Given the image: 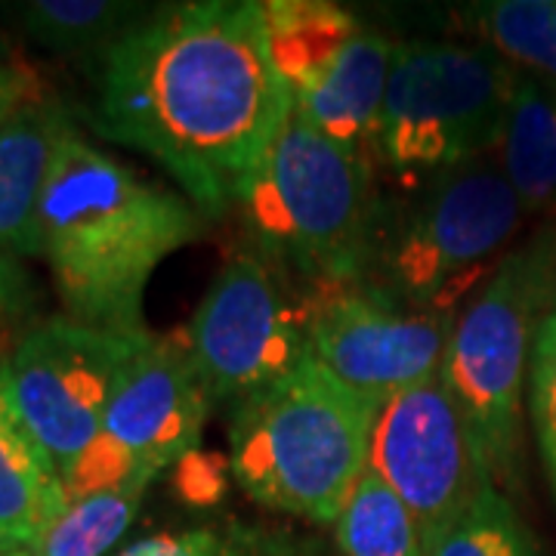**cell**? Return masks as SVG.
<instances>
[{"instance_id":"1","label":"cell","mask_w":556,"mask_h":556,"mask_svg":"<svg viewBox=\"0 0 556 556\" xmlns=\"http://www.w3.org/2000/svg\"><path fill=\"white\" fill-rule=\"evenodd\" d=\"M285 105L257 0H182L152 7L97 60L87 115L214 219L239 204Z\"/></svg>"},{"instance_id":"2","label":"cell","mask_w":556,"mask_h":556,"mask_svg":"<svg viewBox=\"0 0 556 556\" xmlns=\"http://www.w3.org/2000/svg\"><path fill=\"white\" fill-rule=\"evenodd\" d=\"M204 219L186 195L139 177L72 127L38 219V257L50 266L62 316L121 338L152 334L146 285L174 251L201 239Z\"/></svg>"},{"instance_id":"3","label":"cell","mask_w":556,"mask_h":556,"mask_svg":"<svg viewBox=\"0 0 556 556\" xmlns=\"http://www.w3.org/2000/svg\"><path fill=\"white\" fill-rule=\"evenodd\" d=\"M236 207L251 248L288 281L371 276L383 217L371 161L328 137L291 97Z\"/></svg>"},{"instance_id":"4","label":"cell","mask_w":556,"mask_h":556,"mask_svg":"<svg viewBox=\"0 0 556 556\" xmlns=\"http://www.w3.org/2000/svg\"><path fill=\"white\" fill-rule=\"evenodd\" d=\"M380 405L306 356L236 405L229 467L244 495L309 529L338 526L368 470Z\"/></svg>"},{"instance_id":"5","label":"cell","mask_w":556,"mask_h":556,"mask_svg":"<svg viewBox=\"0 0 556 556\" xmlns=\"http://www.w3.org/2000/svg\"><path fill=\"white\" fill-rule=\"evenodd\" d=\"M551 306L556 309V223L504 254L452 328L442 375L477 433L495 489L519 482L522 387Z\"/></svg>"},{"instance_id":"6","label":"cell","mask_w":556,"mask_h":556,"mask_svg":"<svg viewBox=\"0 0 556 556\" xmlns=\"http://www.w3.org/2000/svg\"><path fill=\"white\" fill-rule=\"evenodd\" d=\"M380 217L371 276L420 309L455 316L489 278L526 217L495 155L464 161L415 186Z\"/></svg>"},{"instance_id":"7","label":"cell","mask_w":556,"mask_h":556,"mask_svg":"<svg viewBox=\"0 0 556 556\" xmlns=\"http://www.w3.org/2000/svg\"><path fill=\"white\" fill-rule=\"evenodd\" d=\"M517 68L485 43L402 40L393 47L380 102L378 159L408 179H424L497 152Z\"/></svg>"},{"instance_id":"8","label":"cell","mask_w":556,"mask_h":556,"mask_svg":"<svg viewBox=\"0 0 556 556\" xmlns=\"http://www.w3.org/2000/svg\"><path fill=\"white\" fill-rule=\"evenodd\" d=\"M260 10L288 97L340 146L378 159L380 102L396 43L328 0H263Z\"/></svg>"},{"instance_id":"9","label":"cell","mask_w":556,"mask_h":556,"mask_svg":"<svg viewBox=\"0 0 556 556\" xmlns=\"http://www.w3.org/2000/svg\"><path fill=\"white\" fill-rule=\"evenodd\" d=\"M211 405L182 334L146 338L121 375L100 437L62 473L65 497L161 477L195 452Z\"/></svg>"},{"instance_id":"10","label":"cell","mask_w":556,"mask_h":556,"mask_svg":"<svg viewBox=\"0 0 556 556\" xmlns=\"http://www.w3.org/2000/svg\"><path fill=\"white\" fill-rule=\"evenodd\" d=\"M298 300L309 358L378 405L445 365L455 316L420 309L375 278L313 285Z\"/></svg>"},{"instance_id":"11","label":"cell","mask_w":556,"mask_h":556,"mask_svg":"<svg viewBox=\"0 0 556 556\" xmlns=\"http://www.w3.org/2000/svg\"><path fill=\"white\" fill-rule=\"evenodd\" d=\"M146 338H121L53 316L28 325L10 346L0 390L60 473L100 437L121 375Z\"/></svg>"},{"instance_id":"12","label":"cell","mask_w":556,"mask_h":556,"mask_svg":"<svg viewBox=\"0 0 556 556\" xmlns=\"http://www.w3.org/2000/svg\"><path fill=\"white\" fill-rule=\"evenodd\" d=\"M182 340L211 402L236 405L309 356L300 300L254 248L219 269Z\"/></svg>"},{"instance_id":"13","label":"cell","mask_w":556,"mask_h":556,"mask_svg":"<svg viewBox=\"0 0 556 556\" xmlns=\"http://www.w3.org/2000/svg\"><path fill=\"white\" fill-rule=\"evenodd\" d=\"M368 467L408 507L424 547L495 485L477 433L442 371L380 405Z\"/></svg>"},{"instance_id":"14","label":"cell","mask_w":556,"mask_h":556,"mask_svg":"<svg viewBox=\"0 0 556 556\" xmlns=\"http://www.w3.org/2000/svg\"><path fill=\"white\" fill-rule=\"evenodd\" d=\"M75 127L65 102L43 84L0 127V251L38 257L40 201L62 137Z\"/></svg>"},{"instance_id":"15","label":"cell","mask_w":556,"mask_h":556,"mask_svg":"<svg viewBox=\"0 0 556 556\" xmlns=\"http://www.w3.org/2000/svg\"><path fill=\"white\" fill-rule=\"evenodd\" d=\"M65 507L62 473L0 390V547H31Z\"/></svg>"},{"instance_id":"16","label":"cell","mask_w":556,"mask_h":556,"mask_svg":"<svg viewBox=\"0 0 556 556\" xmlns=\"http://www.w3.org/2000/svg\"><path fill=\"white\" fill-rule=\"evenodd\" d=\"M497 164L526 214L556 211V87L517 68Z\"/></svg>"},{"instance_id":"17","label":"cell","mask_w":556,"mask_h":556,"mask_svg":"<svg viewBox=\"0 0 556 556\" xmlns=\"http://www.w3.org/2000/svg\"><path fill=\"white\" fill-rule=\"evenodd\" d=\"M118 556H343L334 541L294 519H217L139 538Z\"/></svg>"},{"instance_id":"18","label":"cell","mask_w":556,"mask_h":556,"mask_svg":"<svg viewBox=\"0 0 556 556\" xmlns=\"http://www.w3.org/2000/svg\"><path fill=\"white\" fill-rule=\"evenodd\" d=\"M152 7L124 0H22L3 13L25 38L60 56H93L121 40Z\"/></svg>"},{"instance_id":"19","label":"cell","mask_w":556,"mask_h":556,"mask_svg":"<svg viewBox=\"0 0 556 556\" xmlns=\"http://www.w3.org/2000/svg\"><path fill=\"white\" fill-rule=\"evenodd\" d=\"M460 20L477 43L556 87V0H489L467 7Z\"/></svg>"},{"instance_id":"20","label":"cell","mask_w":556,"mask_h":556,"mask_svg":"<svg viewBox=\"0 0 556 556\" xmlns=\"http://www.w3.org/2000/svg\"><path fill=\"white\" fill-rule=\"evenodd\" d=\"M159 477H137L118 489L68 501L56 522L28 547L31 556H102L137 517L149 485Z\"/></svg>"},{"instance_id":"21","label":"cell","mask_w":556,"mask_h":556,"mask_svg":"<svg viewBox=\"0 0 556 556\" xmlns=\"http://www.w3.org/2000/svg\"><path fill=\"white\" fill-rule=\"evenodd\" d=\"M334 544L343 556H427L415 517L371 467L340 514Z\"/></svg>"},{"instance_id":"22","label":"cell","mask_w":556,"mask_h":556,"mask_svg":"<svg viewBox=\"0 0 556 556\" xmlns=\"http://www.w3.org/2000/svg\"><path fill=\"white\" fill-rule=\"evenodd\" d=\"M427 556H541L538 541L501 489L489 485L427 544Z\"/></svg>"},{"instance_id":"23","label":"cell","mask_w":556,"mask_h":556,"mask_svg":"<svg viewBox=\"0 0 556 556\" xmlns=\"http://www.w3.org/2000/svg\"><path fill=\"white\" fill-rule=\"evenodd\" d=\"M529 415L544 470L556 492V313L541 321L529 362Z\"/></svg>"},{"instance_id":"24","label":"cell","mask_w":556,"mask_h":556,"mask_svg":"<svg viewBox=\"0 0 556 556\" xmlns=\"http://www.w3.org/2000/svg\"><path fill=\"white\" fill-rule=\"evenodd\" d=\"M31 309V278L22 269L20 257L0 251V340ZM10 350V346H0Z\"/></svg>"},{"instance_id":"25","label":"cell","mask_w":556,"mask_h":556,"mask_svg":"<svg viewBox=\"0 0 556 556\" xmlns=\"http://www.w3.org/2000/svg\"><path fill=\"white\" fill-rule=\"evenodd\" d=\"M40 87H43V80L31 65L13 60L0 62V127L7 124V118L20 109L22 102L35 97Z\"/></svg>"},{"instance_id":"26","label":"cell","mask_w":556,"mask_h":556,"mask_svg":"<svg viewBox=\"0 0 556 556\" xmlns=\"http://www.w3.org/2000/svg\"><path fill=\"white\" fill-rule=\"evenodd\" d=\"M7 353H10V350H0V365H3V358H7Z\"/></svg>"},{"instance_id":"27","label":"cell","mask_w":556,"mask_h":556,"mask_svg":"<svg viewBox=\"0 0 556 556\" xmlns=\"http://www.w3.org/2000/svg\"><path fill=\"white\" fill-rule=\"evenodd\" d=\"M0 551H7V547H0Z\"/></svg>"}]
</instances>
